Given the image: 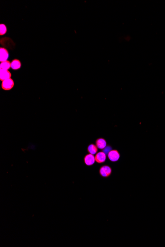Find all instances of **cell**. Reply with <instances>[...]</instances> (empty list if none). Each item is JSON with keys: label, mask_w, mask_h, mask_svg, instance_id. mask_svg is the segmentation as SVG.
I'll use <instances>...</instances> for the list:
<instances>
[{"label": "cell", "mask_w": 165, "mask_h": 247, "mask_svg": "<svg viewBox=\"0 0 165 247\" xmlns=\"http://www.w3.org/2000/svg\"><path fill=\"white\" fill-rule=\"evenodd\" d=\"M9 57L8 50L4 48H0V61L1 62L6 61Z\"/></svg>", "instance_id": "5"}, {"label": "cell", "mask_w": 165, "mask_h": 247, "mask_svg": "<svg viewBox=\"0 0 165 247\" xmlns=\"http://www.w3.org/2000/svg\"><path fill=\"white\" fill-rule=\"evenodd\" d=\"M98 147H96V145L94 144H90L88 147V151L89 153L94 155L96 154L98 152Z\"/></svg>", "instance_id": "10"}, {"label": "cell", "mask_w": 165, "mask_h": 247, "mask_svg": "<svg viewBox=\"0 0 165 247\" xmlns=\"http://www.w3.org/2000/svg\"><path fill=\"white\" fill-rule=\"evenodd\" d=\"M12 76V73L9 71L7 70L1 69L0 70V80L3 81L6 79L11 78Z\"/></svg>", "instance_id": "6"}, {"label": "cell", "mask_w": 165, "mask_h": 247, "mask_svg": "<svg viewBox=\"0 0 165 247\" xmlns=\"http://www.w3.org/2000/svg\"><path fill=\"white\" fill-rule=\"evenodd\" d=\"M10 68H11V63L8 60L6 61L1 62V63L0 64V68H1V69L8 70Z\"/></svg>", "instance_id": "11"}, {"label": "cell", "mask_w": 165, "mask_h": 247, "mask_svg": "<svg viewBox=\"0 0 165 247\" xmlns=\"http://www.w3.org/2000/svg\"><path fill=\"white\" fill-rule=\"evenodd\" d=\"M96 144L98 148L101 150H103L104 148L106 147L107 142L103 138H98L96 141Z\"/></svg>", "instance_id": "8"}, {"label": "cell", "mask_w": 165, "mask_h": 247, "mask_svg": "<svg viewBox=\"0 0 165 247\" xmlns=\"http://www.w3.org/2000/svg\"><path fill=\"white\" fill-rule=\"evenodd\" d=\"M112 171L111 167L108 165H104L101 167V168H100L99 174L102 177L107 178L111 175Z\"/></svg>", "instance_id": "1"}, {"label": "cell", "mask_w": 165, "mask_h": 247, "mask_svg": "<svg viewBox=\"0 0 165 247\" xmlns=\"http://www.w3.org/2000/svg\"><path fill=\"white\" fill-rule=\"evenodd\" d=\"M7 32V28L4 24H0V35H5Z\"/></svg>", "instance_id": "12"}, {"label": "cell", "mask_w": 165, "mask_h": 247, "mask_svg": "<svg viewBox=\"0 0 165 247\" xmlns=\"http://www.w3.org/2000/svg\"><path fill=\"white\" fill-rule=\"evenodd\" d=\"M21 63L20 60L15 59L11 62V68L14 70H17L21 68Z\"/></svg>", "instance_id": "9"}, {"label": "cell", "mask_w": 165, "mask_h": 247, "mask_svg": "<svg viewBox=\"0 0 165 247\" xmlns=\"http://www.w3.org/2000/svg\"><path fill=\"white\" fill-rule=\"evenodd\" d=\"M95 160L97 163H104L106 160V154L103 151H100L96 153L95 156Z\"/></svg>", "instance_id": "4"}, {"label": "cell", "mask_w": 165, "mask_h": 247, "mask_svg": "<svg viewBox=\"0 0 165 247\" xmlns=\"http://www.w3.org/2000/svg\"><path fill=\"white\" fill-rule=\"evenodd\" d=\"M103 150H104V151H107L106 153H109V151H111V150H112V148H111V147L108 146V147H105V148H104ZM106 151H105L104 153H106Z\"/></svg>", "instance_id": "13"}, {"label": "cell", "mask_w": 165, "mask_h": 247, "mask_svg": "<svg viewBox=\"0 0 165 247\" xmlns=\"http://www.w3.org/2000/svg\"><path fill=\"white\" fill-rule=\"evenodd\" d=\"M108 157L110 161L116 162L118 161L120 158V154L117 150H112L108 153Z\"/></svg>", "instance_id": "3"}, {"label": "cell", "mask_w": 165, "mask_h": 247, "mask_svg": "<svg viewBox=\"0 0 165 247\" xmlns=\"http://www.w3.org/2000/svg\"><path fill=\"white\" fill-rule=\"evenodd\" d=\"M96 160H95V156H94L93 154H87L84 157L85 163L88 166H91L95 163Z\"/></svg>", "instance_id": "7"}, {"label": "cell", "mask_w": 165, "mask_h": 247, "mask_svg": "<svg viewBox=\"0 0 165 247\" xmlns=\"http://www.w3.org/2000/svg\"><path fill=\"white\" fill-rule=\"evenodd\" d=\"M14 85L13 79L12 78L6 79L3 81L2 83V88L4 90H9L13 88Z\"/></svg>", "instance_id": "2"}]
</instances>
